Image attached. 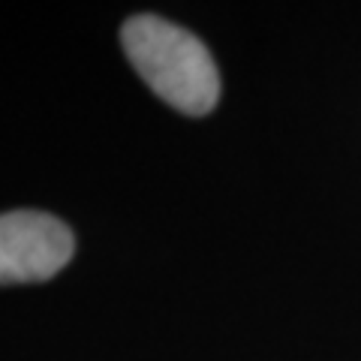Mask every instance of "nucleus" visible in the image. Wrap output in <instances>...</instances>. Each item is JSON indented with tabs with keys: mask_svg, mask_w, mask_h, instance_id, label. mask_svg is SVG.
I'll use <instances>...</instances> for the list:
<instances>
[{
	"mask_svg": "<svg viewBox=\"0 0 361 361\" xmlns=\"http://www.w3.org/2000/svg\"><path fill=\"white\" fill-rule=\"evenodd\" d=\"M130 63L148 87L184 115H208L220 99V75L193 33L160 16H135L121 30Z\"/></svg>",
	"mask_w": 361,
	"mask_h": 361,
	"instance_id": "obj_1",
	"label": "nucleus"
},
{
	"mask_svg": "<svg viewBox=\"0 0 361 361\" xmlns=\"http://www.w3.org/2000/svg\"><path fill=\"white\" fill-rule=\"evenodd\" d=\"M73 250V232L51 214H0V286L49 280L70 262Z\"/></svg>",
	"mask_w": 361,
	"mask_h": 361,
	"instance_id": "obj_2",
	"label": "nucleus"
}]
</instances>
